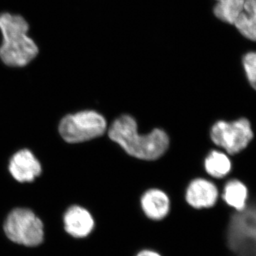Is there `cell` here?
Here are the masks:
<instances>
[{
  "mask_svg": "<svg viewBox=\"0 0 256 256\" xmlns=\"http://www.w3.org/2000/svg\"><path fill=\"white\" fill-rule=\"evenodd\" d=\"M214 13L220 21L234 24L244 8L245 0H216Z\"/></svg>",
  "mask_w": 256,
  "mask_h": 256,
  "instance_id": "4fadbf2b",
  "label": "cell"
},
{
  "mask_svg": "<svg viewBox=\"0 0 256 256\" xmlns=\"http://www.w3.org/2000/svg\"><path fill=\"white\" fill-rule=\"evenodd\" d=\"M10 173L16 181L30 182L40 176L42 166L33 153L28 150L18 151L10 160Z\"/></svg>",
  "mask_w": 256,
  "mask_h": 256,
  "instance_id": "52a82bcc",
  "label": "cell"
},
{
  "mask_svg": "<svg viewBox=\"0 0 256 256\" xmlns=\"http://www.w3.org/2000/svg\"><path fill=\"white\" fill-rule=\"evenodd\" d=\"M242 64L250 85L256 90V52L247 54L244 56Z\"/></svg>",
  "mask_w": 256,
  "mask_h": 256,
  "instance_id": "5bb4252c",
  "label": "cell"
},
{
  "mask_svg": "<svg viewBox=\"0 0 256 256\" xmlns=\"http://www.w3.org/2000/svg\"><path fill=\"white\" fill-rule=\"evenodd\" d=\"M136 256H162L160 252L150 249H144L138 252Z\"/></svg>",
  "mask_w": 256,
  "mask_h": 256,
  "instance_id": "9a60e30c",
  "label": "cell"
},
{
  "mask_svg": "<svg viewBox=\"0 0 256 256\" xmlns=\"http://www.w3.org/2000/svg\"><path fill=\"white\" fill-rule=\"evenodd\" d=\"M144 215L152 220H164L170 210V200L165 192L158 188H151L144 192L140 200Z\"/></svg>",
  "mask_w": 256,
  "mask_h": 256,
  "instance_id": "9c48e42d",
  "label": "cell"
},
{
  "mask_svg": "<svg viewBox=\"0 0 256 256\" xmlns=\"http://www.w3.org/2000/svg\"><path fill=\"white\" fill-rule=\"evenodd\" d=\"M4 230L12 242L28 247L36 246L44 240V225L33 212L18 208L12 210L5 220Z\"/></svg>",
  "mask_w": 256,
  "mask_h": 256,
  "instance_id": "277c9868",
  "label": "cell"
},
{
  "mask_svg": "<svg viewBox=\"0 0 256 256\" xmlns=\"http://www.w3.org/2000/svg\"><path fill=\"white\" fill-rule=\"evenodd\" d=\"M30 26L23 16L4 12L0 14V58L12 67H23L36 58L38 48L28 36Z\"/></svg>",
  "mask_w": 256,
  "mask_h": 256,
  "instance_id": "7a4b0ae2",
  "label": "cell"
},
{
  "mask_svg": "<svg viewBox=\"0 0 256 256\" xmlns=\"http://www.w3.org/2000/svg\"><path fill=\"white\" fill-rule=\"evenodd\" d=\"M254 134L250 122L245 118L228 122H216L210 130V138L216 146H222L229 154H236L252 140Z\"/></svg>",
  "mask_w": 256,
  "mask_h": 256,
  "instance_id": "5b68a950",
  "label": "cell"
},
{
  "mask_svg": "<svg viewBox=\"0 0 256 256\" xmlns=\"http://www.w3.org/2000/svg\"><path fill=\"white\" fill-rule=\"evenodd\" d=\"M206 172L216 178H222L228 174L232 163L226 154L222 152H210L204 162Z\"/></svg>",
  "mask_w": 256,
  "mask_h": 256,
  "instance_id": "7c38bea8",
  "label": "cell"
},
{
  "mask_svg": "<svg viewBox=\"0 0 256 256\" xmlns=\"http://www.w3.org/2000/svg\"><path fill=\"white\" fill-rule=\"evenodd\" d=\"M248 196L245 185L238 180H232L224 188L223 198L227 204L236 210H242L245 208Z\"/></svg>",
  "mask_w": 256,
  "mask_h": 256,
  "instance_id": "8fae6325",
  "label": "cell"
},
{
  "mask_svg": "<svg viewBox=\"0 0 256 256\" xmlns=\"http://www.w3.org/2000/svg\"><path fill=\"white\" fill-rule=\"evenodd\" d=\"M66 232L76 238H84L90 235L95 226L92 214L80 206H70L64 217Z\"/></svg>",
  "mask_w": 256,
  "mask_h": 256,
  "instance_id": "ba28073f",
  "label": "cell"
},
{
  "mask_svg": "<svg viewBox=\"0 0 256 256\" xmlns=\"http://www.w3.org/2000/svg\"><path fill=\"white\" fill-rule=\"evenodd\" d=\"M107 130L105 118L94 110H84L68 114L60 121V132L64 140L78 143L104 134Z\"/></svg>",
  "mask_w": 256,
  "mask_h": 256,
  "instance_id": "3957f363",
  "label": "cell"
},
{
  "mask_svg": "<svg viewBox=\"0 0 256 256\" xmlns=\"http://www.w3.org/2000/svg\"><path fill=\"white\" fill-rule=\"evenodd\" d=\"M216 186L205 178L194 180L186 188L185 198L188 204L196 210L210 208L218 200Z\"/></svg>",
  "mask_w": 256,
  "mask_h": 256,
  "instance_id": "8992f818",
  "label": "cell"
},
{
  "mask_svg": "<svg viewBox=\"0 0 256 256\" xmlns=\"http://www.w3.org/2000/svg\"><path fill=\"white\" fill-rule=\"evenodd\" d=\"M234 24L242 36L256 42V0H245L242 11Z\"/></svg>",
  "mask_w": 256,
  "mask_h": 256,
  "instance_id": "30bf717a",
  "label": "cell"
},
{
  "mask_svg": "<svg viewBox=\"0 0 256 256\" xmlns=\"http://www.w3.org/2000/svg\"><path fill=\"white\" fill-rule=\"evenodd\" d=\"M108 136L128 154L140 160L158 159L169 148V136L165 131L156 128L148 134H139L136 120L129 114H122L112 122Z\"/></svg>",
  "mask_w": 256,
  "mask_h": 256,
  "instance_id": "6da1fadb",
  "label": "cell"
}]
</instances>
